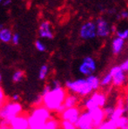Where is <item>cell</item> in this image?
Listing matches in <instances>:
<instances>
[{"label": "cell", "mask_w": 128, "mask_h": 129, "mask_svg": "<svg viewBox=\"0 0 128 129\" xmlns=\"http://www.w3.org/2000/svg\"><path fill=\"white\" fill-rule=\"evenodd\" d=\"M66 96V89L61 87H51L49 91L42 96V104L49 111H56L64 102Z\"/></svg>", "instance_id": "cell-1"}, {"label": "cell", "mask_w": 128, "mask_h": 129, "mask_svg": "<svg viewBox=\"0 0 128 129\" xmlns=\"http://www.w3.org/2000/svg\"><path fill=\"white\" fill-rule=\"evenodd\" d=\"M51 117V113L44 106H37L28 117L29 129H45V123Z\"/></svg>", "instance_id": "cell-2"}, {"label": "cell", "mask_w": 128, "mask_h": 129, "mask_svg": "<svg viewBox=\"0 0 128 129\" xmlns=\"http://www.w3.org/2000/svg\"><path fill=\"white\" fill-rule=\"evenodd\" d=\"M66 87L74 94L81 97H86L93 92L90 85L87 82L86 78H80L74 81H66Z\"/></svg>", "instance_id": "cell-3"}, {"label": "cell", "mask_w": 128, "mask_h": 129, "mask_svg": "<svg viewBox=\"0 0 128 129\" xmlns=\"http://www.w3.org/2000/svg\"><path fill=\"white\" fill-rule=\"evenodd\" d=\"M22 112V105L18 101L5 102L0 106V118L5 120H11L16 116L20 115Z\"/></svg>", "instance_id": "cell-4"}, {"label": "cell", "mask_w": 128, "mask_h": 129, "mask_svg": "<svg viewBox=\"0 0 128 129\" xmlns=\"http://www.w3.org/2000/svg\"><path fill=\"white\" fill-rule=\"evenodd\" d=\"M77 129H94V124L88 110L81 112L78 119L74 124Z\"/></svg>", "instance_id": "cell-5"}, {"label": "cell", "mask_w": 128, "mask_h": 129, "mask_svg": "<svg viewBox=\"0 0 128 129\" xmlns=\"http://www.w3.org/2000/svg\"><path fill=\"white\" fill-rule=\"evenodd\" d=\"M96 62L91 56H86L84 57L82 62L79 66V72L82 75L88 76V75H93L96 71Z\"/></svg>", "instance_id": "cell-6"}, {"label": "cell", "mask_w": 128, "mask_h": 129, "mask_svg": "<svg viewBox=\"0 0 128 129\" xmlns=\"http://www.w3.org/2000/svg\"><path fill=\"white\" fill-rule=\"evenodd\" d=\"M112 76V83L114 86L121 87L126 82V72L123 71L120 67H113L109 71Z\"/></svg>", "instance_id": "cell-7"}, {"label": "cell", "mask_w": 128, "mask_h": 129, "mask_svg": "<svg viewBox=\"0 0 128 129\" xmlns=\"http://www.w3.org/2000/svg\"><path fill=\"white\" fill-rule=\"evenodd\" d=\"M97 36L96 24L93 22H86L80 29V37L82 40H92Z\"/></svg>", "instance_id": "cell-8"}, {"label": "cell", "mask_w": 128, "mask_h": 129, "mask_svg": "<svg viewBox=\"0 0 128 129\" xmlns=\"http://www.w3.org/2000/svg\"><path fill=\"white\" fill-rule=\"evenodd\" d=\"M81 112H82L81 109L77 106H75V107L66 109L64 111H62L60 113V116L62 120H67L69 122H71V123L75 124L79 116H80Z\"/></svg>", "instance_id": "cell-9"}, {"label": "cell", "mask_w": 128, "mask_h": 129, "mask_svg": "<svg viewBox=\"0 0 128 129\" xmlns=\"http://www.w3.org/2000/svg\"><path fill=\"white\" fill-rule=\"evenodd\" d=\"M96 24V34L100 38H107L111 32V27L105 19L100 18L95 22Z\"/></svg>", "instance_id": "cell-10"}, {"label": "cell", "mask_w": 128, "mask_h": 129, "mask_svg": "<svg viewBox=\"0 0 128 129\" xmlns=\"http://www.w3.org/2000/svg\"><path fill=\"white\" fill-rule=\"evenodd\" d=\"M8 122L11 129H29L28 117L22 114L14 117Z\"/></svg>", "instance_id": "cell-11"}, {"label": "cell", "mask_w": 128, "mask_h": 129, "mask_svg": "<svg viewBox=\"0 0 128 129\" xmlns=\"http://www.w3.org/2000/svg\"><path fill=\"white\" fill-rule=\"evenodd\" d=\"M39 35L40 38L43 39H48V40L53 39L54 33H53L52 26L49 22L44 21L40 23V27H39Z\"/></svg>", "instance_id": "cell-12"}, {"label": "cell", "mask_w": 128, "mask_h": 129, "mask_svg": "<svg viewBox=\"0 0 128 129\" xmlns=\"http://www.w3.org/2000/svg\"><path fill=\"white\" fill-rule=\"evenodd\" d=\"M88 111H89V113H90V117H91L95 127L100 125L103 121L106 120V117H105L104 111H103L102 108L98 107V108H95V109H90V110H88Z\"/></svg>", "instance_id": "cell-13"}, {"label": "cell", "mask_w": 128, "mask_h": 129, "mask_svg": "<svg viewBox=\"0 0 128 129\" xmlns=\"http://www.w3.org/2000/svg\"><path fill=\"white\" fill-rule=\"evenodd\" d=\"M124 100L123 99H118L117 100V102H116V106L114 107V111H113L112 115L110 117L109 119H112V120L116 121L117 118H119L120 117L124 115Z\"/></svg>", "instance_id": "cell-14"}, {"label": "cell", "mask_w": 128, "mask_h": 129, "mask_svg": "<svg viewBox=\"0 0 128 129\" xmlns=\"http://www.w3.org/2000/svg\"><path fill=\"white\" fill-rule=\"evenodd\" d=\"M90 98L100 108H103L107 103V95L104 92H102V91H95V92L92 93Z\"/></svg>", "instance_id": "cell-15"}, {"label": "cell", "mask_w": 128, "mask_h": 129, "mask_svg": "<svg viewBox=\"0 0 128 129\" xmlns=\"http://www.w3.org/2000/svg\"><path fill=\"white\" fill-rule=\"evenodd\" d=\"M124 45H125V40L121 38H118V37H116L112 40V44H111L113 53L116 55L120 54L123 49H124Z\"/></svg>", "instance_id": "cell-16"}, {"label": "cell", "mask_w": 128, "mask_h": 129, "mask_svg": "<svg viewBox=\"0 0 128 129\" xmlns=\"http://www.w3.org/2000/svg\"><path fill=\"white\" fill-rule=\"evenodd\" d=\"M79 102V98L77 95H74V93L73 94H69L66 95V98L64 100V102H63V105L66 109H68V108H72V107H75L77 106Z\"/></svg>", "instance_id": "cell-17"}, {"label": "cell", "mask_w": 128, "mask_h": 129, "mask_svg": "<svg viewBox=\"0 0 128 129\" xmlns=\"http://www.w3.org/2000/svg\"><path fill=\"white\" fill-rule=\"evenodd\" d=\"M12 31L10 29L8 28H1L0 29V40L4 43H9L11 42L12 39Z\"/></svg>", "instance_id": "cell-18"}, {"label": "cell", "mask_w": 128, "mask_h": 129, "mask_svg": "<svg viewBox=\"0 0 128 129\" xmlns=\"http://www.w3.org/2000/svg\"><path fill=\"white\" fill-rule=\"evenodd\" d=\"M86 80L87 82L89 83V84L90 85L91 89L93 91H97L99 88H100V79L99 78L98 76L94 75H88L86 77Z\"/></svg>", "instance_id": "cell-19"}, {"label": "cell", "mask_w": 128, "mask_h": 129, "mask_svg": "<svg viewBox=\"0 0 128 129\" xmlns=\"http://www.w3.org/2000/svg\"><path fill=\"white\" fill-rule=\"evenodd\" d=\"M94 129H117L116 125V122L112 119H108V120L103 121L100 125L95 127Z\"/></svg>", "instance_id": "cell-20"}, {"label": "cell", "mask_w": 128, "mask_h": 129, "mask_svg": "<svg viewBox=\"0 0 128 129\" xmlns=\"http://www.w3.org/2000/svg\"><path fill=\"white\" fill-rule=\"evenodd\" d=\"M60 124L58 120L50 117L46 123H45V129H59Z\"/></svg>", "instance_id": "cell-21"}, {"label": "cell", "mask_w": 128, "mask_h": 129, "mask_svg": "<svg viewBox=\"0 0 128 129\" xmlns=\"http://www.w3.org/2000/svg\"><path fill=\"white\" fill-rule=\"evenodd\" d=\"M111 83H112V76L110 75V73L107 74L106 75H104V76L102 77L101 80H100V84L102 87L109 86Z\"/></svg>", "instance_id": "cell-22"}, {"label": "cell", "mask_w": 128, "mask_h": 129, "mask_svg": "<svg viewBox=\"0 0 128 129\" xmlns=\"http://www.w3.org/2000/svg\"><path fill=\"white\" fill-rule=\"evenodd\" d=\"M116 125L117 129H121L122 127H124V125H128V117L126 116H122L120 117L119 118H117L116 121Z\"/></svg>", "instance_id": "cell-23"}, {"label": "cell", "mask_w": 128, "mask_h": 129, "mask_svg": "<svg viewBox=\"0 0 128 129\" xmlns=\"http://www.w3.org/2000/svg\"><path fill=\"white\" fill-rule=\"evenodd\" d=\"M48 67L47 64H43L40 69V72H39V78L40 80H45L48 76Z\"/></svg>", "instance_id": "cell-24"}, {"label": "cell", "mask_w": 128, "mask_h": 129, "mask_svg": "<svg viewBox=\"0 0 128 129\" xmlns=\"http://www.w3.org/2000/svg\"><path fill=\"white\" fill-rule=\"evenodd\" d=\"M24 77V73L22 70H17L14 73V75L12 76V80L14 83H19L23 79Z\"/></svg>", "instance_id": "cell-25"}, {"label": "cell", "mask_w": 128, "mask_h": 129, "mask_svg": "<svg viewBox=\"0 0 128 129\" xmlns=\"http://www.w3.org/2000/svg\"><path fill=\"white\" fill-rule=\"evenodd\" d=\"M35 48H36L37 50L40 51V52H44V51L47 50V47H46V45H45V43L42 42L41 40H40L35 41Z\"/></svg>", "instance_id": "cell-26"}, {"label": "cell", "mask_w": 128, "mask_h": 129, "mask_svg": "<svg viewBox=\"0 0 128 129\" xmlns=\"http://www.w3.org/2000/svg\"><path fill=\"white\" fill-rule=\"evenodd\" d=\"M61 126L63 129H77L75 126V125L67 120H62V123H61Z\"/></svg>", "instance_id": "cell-27"}, {"label": "cell", "mask_w": 128, "mask_h": 129, "mask_svg": "<svg viewBox=\"0 0 128 129\" xmlns=\"http://www.w3.org/2000/svg\"><path fill=\"white\" fill-rule=\"evenodd\" d=\"M104 109H103V111H104V114H105V117H106V118H110V117H111V115H112L113 111H114V107H112V106H108V107H103Z\"/></svg>", "instance_id": "cell-28"}, {"label": "cell", "mask_w": 128, "mask_h": 129, "mask_svg": "<svg viewBox=\"0 0 128 129\" xmlns=\"http://www.w3.org/2000/svg\"><path fill=\"white\" fill-rule=\"evenodd\" d=\"M116 37L118 38H121L123 40H127L128 38V30L127 29H124V30H120L116 31Z\"/></svg>", "instance_id": "cell-29"}, {"label": "cell", "mask_w": 128, "mask_h": 129, "mask_svg": "<svg viewBox=\"0 0 128 129\" xmlns=\"http://www.w3.org/2000/svg\"><path fill=\"white\" fill-rule=\"evenodd\" d=\"M11 42L14 45H18L20 43V35L18 33H14L12 35V39H11Z\"/></svg>", "instance_id": "cell-30"}, {"label": "cell", "mask_w": 128, "mask_h": 129, "mask_svg": "<svg viewBox=\"0 0 128 129\" xmlns=\"http://www.w3.org/2000/svg\"><path fill=\"white\" fill-rule=\"evenodd\" d=\"M5 102H6V94L3 88L0 86V106H2Z\"/></svg>", "instance_id": "cell-31"}, {"label": "cell", "mask_w": 128, "mask_h": 129, "mask_svg": "<svg viewBox=\"0 0 128 129\" xmlns=\"http://www.w3.org/2000/svg\"><path fill=\"white\" fill-rule=\"evenodd\" d=\"M0 129H11L10 125H9V122L7 120L2 119L0 122Z\"/></svg>", "instance_id": "cell-32"}, {"label": "cell", "mask_w": 128, "mask_h": 129, "mask_svg": "<svg viewBox=\"0 0 128 129\" xmlns=\"http://www.w3.org/2000/svg\"><path fill=\"white\" fill-rule=\"evenodd\" d=\"M119 67H120V68L122 69L123 71L127 72V70H128V60L127 59H125V60H124V62L119 66Z\"/></svg>", "instance_id": "cell-33"}, {"label": "cell", "mask_w": 128, "mask_h": 129, "mask_svg": "<svg viewBox=\"0 0 128 129\" xmlns=\"http://www.w3.org/2000/svg\"><path fill=\"white\" fill-rule=\"evenodd\" d=\"M51 87H52V86H51V85H50V84H47L46 86H45L44 90H43V91H42V93H41V95H40V96L42 97V96H43V95L46 94V93L48 92V91H49L50 89H51Z\"/></svg>", "instance_id": "cell-34"}, {"label": "cell", "mask_w": 128, "mask_h": 129, "mask_svg": "<svg viewBox=\"0 0 128 129\" xmlns=\"http://www.w3.org/2000/svg\"><path fill=\"white\" fill-rule=\"evenodd\" d=\"M119 16H120V18H122V19H126L128 17V12L126 10L122 11V12L120 13V14H119Z\"/></svg>", "instance_id": "cell-35"}, {"label": "cell", "mask_w": 128, "mask_h": 129, "mask_svg": "<svg viewBox=\"0 0 128 129\" xmlns=\"http://www.w3.org/2000/svg\"><path fill=\"white\" fill-rule=\"evenodd\" d=\"M52 86L53 87H61L62 85H61V83H60V82H59V81L55 80V81H53Z\"/></svg>", "instance_id": "cell-36"}, {"label": "cell", "mask_w": 128, "mask_h": 129, "mask_svg": "<svg viewBox=\"0 0 128 129\" xmlns=\"http://www.w3.org/2000/svg\"><path fill=\"white\" fill-rule=\"evenodd\" d=\"M13 99V101H18L19 100H20V96H19L18 94H14L12 97Z\"/></svg>", "instance_id": "cell-37"}, {"label": "cell", "mask_w": 128, "mask_h": 129, "mask_svg": "<svg viewBox=\"0 0 128 129\" xmlns=\"http://www.w3.org/2000/svg\"><path fill=\"white\" fill-rule=\"evenodd\" d=\"M11 0H3V6H9V5L11 4Z\"/></svg>", "instance_id": "cell-38"}, {"label": "cell", "mask_w": 128, "mask_h": 129, "mask_svg": "<svg viewBox=\"0 0 128 129\" xmlns=\"http://www.w3.org/2000/svg\"><path fill=\"white\" fill-rule=\"evenodd\" d=\"M121 129H128V125H124V127H122Z\"/></svg>", "instance_id": "cell-39"}, {"label": "cell", "mask_w": 128, "mask_h": 129, "mask_svg": "<svg viewBox=\"0 0 128 129\" xmlns=\"http://www.w3.org/2000/svg\"><path fill=\"white\" fill-rule=\"evenodd\" d=\"M1 80H2V75H1V74H0V83H1Z\"/></svg>", "instance_id": "cell-40"}, {"label": "cell", "mask_w": 128, "mask_h": 129, "mask_svg": "<svg viewBox=\"0 0 128 129\" xmlns=\"http://www.w3.org/2000/svg\"><path fill=\"white\" fill-rule=\"evenodd\" d=\"M3 2V0H0V3H2Z\"/></svg>", "instance_id": "cell-41"}]
</instances>
